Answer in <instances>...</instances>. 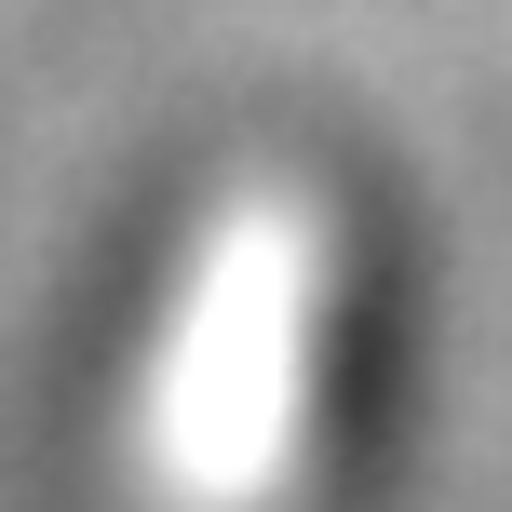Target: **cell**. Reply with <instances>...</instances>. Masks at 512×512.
<instances>
[{
    "label": "cell",
    "mask_w": 512,
    "mask_h": 512,
    "mask_svg": "<svg viewBox=\"0 0 512 512\" xmlns=\"http://www.w3.org/2000/svg\"><path fill=\"white\" fill-rule=\"evenodd\" d=\"M297 351H337V243L324 216H283V203H243L216 256L189 270V310H176V364H162V405H149V445H162V486L189 512H270L297 472V391L337 405V378H297Z\"/></svg>",
    "instance_id": "6da1fadb"
}]
</instances>
